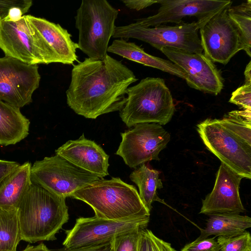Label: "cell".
I'll return each mask as SVG.
<instances>
[{"label":"cell","instance_id":"cell-1","mask_svg":"<svg viewBox=\"0 0 251 251\" xmlns=\"http://www.w3.org/2000/svg\"><path fill=\"white\" fill-rule=\"evenodd\" d=\"M137 80L129 68L108 54L100 60L86 58L73 66L67 103L78 115L95 119L120 111L128 88Z\"/></svg>","mask_w":251,"mask_h":251},{"label":"cell","instance_id":"cell-2","mask_svg":"<svg viewBox=\"0 0 251 251\" xmlns=\"http://www.w3.org/2000/svg\"><path fill=\"white\" fill-rule=\"evenodd\" d=\"M65 200L32 183L16 206L21 240L33 243L55 240L69 218Z\"/></svg>","mask_w":251,"mask_h":251},{"label":"cell","instance_id":"cell-3","mask_svg":"<svg viewBox=\"0 0 251 251\" xmlns=\"http://www.w3.org/2000/svg\"><path fill=\"white\" fill-rule=\"evenodd\" d=\"M88 204L97 217L121 220L150 216L136 188L119 177L100 178L75 191L71 196Z\"/></svg>","mask_w":251,"mask_h":251},{"label":"cell","instance_id":"cell-4","mask_svg":"<svg viewBox=\"0 0 251 251\" xmlns=\"http://www.w3.org/2000/svg\"><path fill=\"white\" fill-rule=\"evenodd\" d=\"M120 116L129 127L141 123L165 125L171 120L175 106L164 80L147 77L129 87Z\"/></svg>","mask_w":251,"mask_h":251},{"label":"cell","instance_id":"cell-5","mask_svg":"<svg viewBox=\"0 0 251 251\" xmlns=\"http://www.w3.org/2000/svg\"><path fill=\"white\" fill-rule=\"evenodd\" d=\"M118 10L106 0H82L75 16L78 49L88 58L100 60L107 54Z\"/></svg>","mask_w":251,"mask_h":251},{"label":"cell","instance_id":"cell-6","mask_svg":"<svg viewBox=\"0 0 251 251\" xmlns=\"http://www.w3.org/2000/svg\"><path fill=\"white\" fill-rule=\"evenodd\" d=\"M200 25L197 21L184 23L175 26L159 25L152 27H142L131 23L116 26L112 37L134 38L147 43L160 50L173 48L196 53L203 51L198 31Z\"/></svg>","mask_w":251,"mask_h":251},{"label":"cell","instance_id":"cell-7","mask_svg":"<svg viewBox=\"0 0 251 251\" xmlns=\"http://www.w3.org/2000/svg\"><path fill=\"white\" fill-rule=\"evenodd\" d=\"M206 148L243 178H251V145L222 126L217 119H207L197 125Z\"/></svg>","mask_w":251,"mask_h":251},{"label":"cell","instance_id":"cell-8","mask_svg":"<svg viewBox=\"0 0 251 251\" xmlns=\"http://www.w3.org/2000/svg\"><path fill=\"white\" fill-rule=\"evenodd\" d=\"M100 178L56 154L35 161L31 167L32 183L65 198Z\"/></svg>","mask_w":251,"mask_h":251},{"label":"cell","instance_id":"cell-9","mask_svg":"<svg viewBox=\"0 0 251 251\" xmlns=\"http://www.w3.org/2000/svg\"><path fill=\"white\" fill-rule=\"evenodd\" d=\"M150 216L110 220L94 216L80 217L74 227L66 230L63 242L65 248L98 245L112 241L123 233L147 226Z\"/></svg>","mask_w":251,"mask_h":251},{"label":"cell","instance_id":"cell-10","mask_svg":"<svg viewBox=\"0 0 251 251\" xmlns=\"http://www.w3.org/2000/svg\"><path fill=\"white\" fill-rule=\"evenodd\" d=\"M121 133L122 141L116 154L130 168L151 160H159L160 152L170 140V135L161 125L141 123Z\"/></svg>","mask_w":251,"mask_h":251},{"label":"cell","instance_id":"cell-11","mask_svg":"<svg viewBox=\"0 0 251 251\" xmlns=\"http://www.w3.org/2000/svg\"><path fill=\"white\" fill-rule=\"evenodd\" d=\"M231 5L216 13L199 29L204 55L213 62L224 65L244 50L240 31L228 13Z\"/></svg>","mask_w":251,"mask_h":251},{"label":"cell","instance_id":"cell-12","mask_svg":"<svg viewBox=\"0 0 251 251\" xmlns=\"http://www.w3.org/2000/svg\"><path fill=\"white\" fill-rule=\"evenodd\" d=\"M37 64L17 59L0 57V100L19 108L32 101L41 76Z\"/></svg>","mask_w":251,"mask_h":251},{"label":"cell","instance_id":"cell-13","mask_svg":"<svg viewBox=\"0 0 251 251\" xmlns=\"http://www.w3.org/2000/svg\"><path fill=\"white\" fill-rule=\"evenodd\" d=\"M160 7L156 14L135 20V25L152 27L168 23L176 25L182 19L195 17L200 28L213 16L224 8L231 5V0H158Z\"/></svg>","mask_w":251,"mask_h":251},{"label":"cell","instance_id":"cell-14","mask_svg":"<svg viewBox=\"0 0 251 251\" xmlns=\"http://www.w3.org/2000/svg\"><path fill=\"white\" fill-rule=\"evenodd\" d=\"M0 49L5 56L27 64H49L40 40L25 15L16 22L0 20Z\"/></svg>","mask_w":251,"mask_h":251},{"label":"cell","instance_id":"cell-15","mask_svg":"<svg viewBox=\"0 0 251 251\" xmlns=\"http://www.w3.org/2000/svg\"><path fill=\"white\" fill-rule=\"evenodd\" d=\"M188 75L190 87L217 95L224 87L223 77L213 62L202 53H196L173 48L159 50Z\"/></svg>","mask_w":251,"mask_h":251},{"label":"cell","instance_id":"cell-16","mask_svg":"<svg viewBox=\"0 0 251 251\" xmlns=\"http://www.w3.org/2000/svg\"><path fill=\"white\" fill-rule=\"evenodd\" d=\"M25 16L39 39L49 64H73L77 61L78 45L72 40L67 29L44 18L30 15Z\"/></svg>","mask_w":251,"mask_h":251},{"label":"cell","instance_id":"cell-17","mask_svg":"<svg viewBox=\"0 0 251 251\" xmlns=\"http://www.w3.org/2000/svg\"><path fill=\"white\" fill-rule=\"evenodd\" d=\"M243 177L221 163L211 192L202 201L200 213L240 214L245 211L242 203L239 186Z\"/></svg>","mask_w":251,"mask_h":251},{"label":"cell","instance_id":"cell-18","mask_svg":"<svg viewBox=\"0 0 251 251\" xmlns=\"http://www.w3.org/2000/svg\"><path fill=\"white\" fill-rule=\"evenodd\" d=\"M55 154L100 178L109 175V155L84 134L77 139L66 142L55 150Z\"/></svg>","mask_w":251,"mask_h":251},{"label":"cell","instance_id":"cell-19","mask_svg":"<svg viewBox=\"0 0 251 251\" xmlns=\"http://www.w3.org/2000/svg\"><path fill=\"white\" fill-rule=\"evenodd\" d=\"M107 52L145 66L159 69L184 79L185 81L188 77L183 70L171 61L148 54L135 43L128 42L124 39L113 40L111 45L108 46Z\"/></svg>","mask_w":251,"mask_h":251},{"label":"cell","instance_id":"cell-20","mask_svg":"<svg viewBox=\"0 0 251 251\" xmlns=\"http://www.w3.org/2000/svg\"><path fill=\"white\" fill-rule=\"evenodd\" d=\"M30 122L20 108L0 100V145H15L29 134Z\"/></svg>","mask_w":251,"mask_h":251},{"label":"cell","instance_id":"cell-21","mask_svg":"<svg viewBox=\"0 0 251 251\" xmlns=\"http://www.w3.org/2000/svg\"><path fill=\"white\" fill-rule=\"evenodd\" d=\"M205 228L201 229L200 240L210 235L232 236L241 234L251 227V218L246 215L233 213H217L209 215Z\"/></svg>","mask_w":251,"mask_h":251},{"label":"cell","instance_id":"cell-22","mask_svg":"<svg viewBox=\"0 0 251 251\" xmlns=\"http://www.w3.org/2000/svg\"><path fill=\"white\" fill-rule=\"evenodd\" d=\"M31 164L25 162L9 174L0 184V207L16 208L32 184Z\"/></svg>","mask_w":251,"mask_h":251},{"label":"cell","instance_id":"cell-23","mask_svg":"<svg viewBox=\"0 0 251 251\" xmlns=\"http://www.w3.org/2000/svg\"><path fill=\"white\" fill-rule=\"evenodd\" d=\"M159 175V173L157 170L150 169L145 164H142L139 168L132 172L129 176L131 180L138 187L140 198L150 212L152 208V203L154 201L166 204L157 196V189L163 187Z\"/></svg>","mask_w":251,"mask_h":251},{"label":"cell","instance_id":"cell-24","mask_svg":"<svg viewBox=\"0 0 251 251\" xmlns=\"http://www.w3.org/2000/svg\"><path fill=\"white\" fill-rule=\"evenodd\" d=\"M21 240L17 209L0 207V251H16Z\"/></svg>","mask_w":251,"mask_h":251},{"label":"cell","instance_id":"cell-25","mask_svg":"<svg viewBox=\"0 0 251 251\" xmlns=\"http://www.w3.org/2000/svg\"><path fill=\"white\" fill-rule=\"evenodd\" d=\"M217 120L222 126L251 145V110L232 111Z\"/></svg>","mask_w":251,"mask_h":251},{"label":"cell","instance_id":"cell-26","mask_svg":"<svg viewBox=\"0 0 251 251\" xmlns=\"http://www.w3.org/2000/svg\"><path fill=\"white\" fill-rule=\"evenodd\" d=\"M229 17L238 28L244 45V50L251 57V1L228 8Z\"/></svg>","mask_w":251,"mask_h":251},{"label":"cell","instance_id":"cell-27","mask_svg":"<svg viewBox=\"0 0 251 251\" xmlns=\"http://www.w3.org/2000/svg\"><path fill=\"white\" fill-rule=\"evenodd\" d=\"M137 251H177L171 244L157 237L146 228L140 230Z\"/></svg>","mask_w":251,"mask_h":251},{"label":"cell","instance_id":"cell-28","mask_svg":"<svg viewBox=\"0 0 251 251\" xmlns=\"http://www.w3.org/2000/svg\"><path fill=\"white\" fill-rule=\"evenodd\" d=\"M217 242L219 251H251V237L249 232L232 236H219Z\"/></svg>","mask_w":251,"mask_h":251},{"label":"cell","instance_id":"cell-29","mask_svg":"<svg viewBox=\"0 0 251 251\" xmlns=\"http://www.w3.org/2000/svg\"><path fill=\"white\" fill-rule=\"evenodd\" d=\"M140 230H131L114 237L113 239V251H137Z\"/></svg>","mask_w":251,"mask_h":251},{"label":"cell","instance_id":"cell-30","mask_svg":"<svg viewBox=\"0 0 251 251\" xmlns=\"http://www.w3.org/2000/svg\"><path fill=\"white\" fill-rule=\"evenodd\" d=\"M229 102L244 109L251 110V83L245 82L233 91Z\"/></svg>","mask_w":251,"mask_h":251},{"label":"cell","instance_id":"cell-31","mask_svg":"<svg viewBox=\"0 0 251 251\" xmlns=\"http://www.w3.org/2000/svg\"><path fill=\"white\" fill-rule=\"evenodd\" d=\"M215 237L195 240L185 245L180 251H219L220 247Z\"/></svg>","mask_w":251,"mask_h":251},{"label":"cell","instance_id":"cell-32","mask_svg":"<svg viewBox=\"0 0 251 251\" xmlns=\"http://www.w3.org/2000/svg\"><path fill=\"white\" fill-rule=\"evenodd\" d=\"M32 5L31 0H0V20H4L10 10L15 7L26 8L29 9Z\"/></svg>","mask_w":251,"mask_h":251},{"label":"cell","instance_id":"cell-33","mask_svg":"<svg viewBox=\"0 0 251 251\" xmlns=\"http://www.w3.org/2000/svg\"><path fill=\"white\" fill-rule=\"evenodd\" d=\"M58 251H114L113 240L110 242L98 245L75 248H64Z\"/></svg>","mask_w":251,"mask_h":251},{"label":"cell","instance_id":"cell-34","mask_svg":"<svg viewBox=\"0 0 251 251\" xmlns=\"http://www.w3.org/2000/svg\"><path fill=\"white\" fill-rule=\"evenodd\" d=\"M20 164L17 162L0 159V184Z\"/></svg>","mask_w":251,"mask_h":251},{"label":"cell","instance_id":"cell-35","mask_svg":"<svg viewBox=\"0 0 251 251\" xmlns=\"http://www.w3.org/2000/svg\"><path fill=\"white\" fill-rule=\"evenodd\" d=\"M121 1L127 8L137 11L145 9L153 4L158 3V0H122Z\"/></svg>","mask_w":251,"mask_h":251},{"label":"cell","instance_id":"cell-36","mask_svg":"<svg viewBox=\"0 0 251 251\" xmlns=\"http://www.w3.org/2000/svg\"><path fill=\"white\" fill-rule=\"evenodd\" d=\"M22 251H51L43 243H41L36 246H27Z\"/></svg>","mask_w":251,"mask_h":251},{"label":"cell","instance_id":"cell-37","mask_svg":"<svg viewBox=\"0 0 251 251\" xmlns=\"http://www.w3.org/2000/svg\"><path fill=\"white\" fill-rule=\"evenodd\" d=\"M245 82L251 83V61L247 65L244 72Z\"/></svg>","mask_w":251,"mask_h":251}]
</instances>
